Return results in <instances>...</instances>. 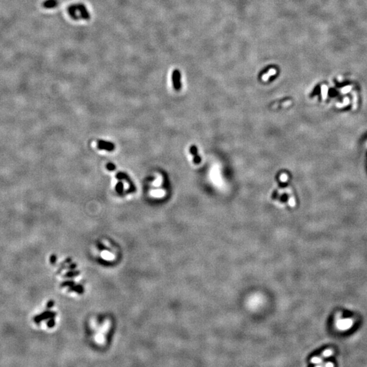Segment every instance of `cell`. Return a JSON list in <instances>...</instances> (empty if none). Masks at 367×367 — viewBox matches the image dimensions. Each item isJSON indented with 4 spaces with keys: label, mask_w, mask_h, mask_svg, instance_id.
I'll list each match as a JSON object with an SVG mask.
<instances>
[{
    "label": "cell",
    "mask_w": 367,
    "mask_h": 367,
    "mask_svg": "<svg viewBox=\"0 0 367 367\" xmlns=\"http://www.w3.org/2000/svg\"><path fill=\"white\" fill-rule=\"evenodd\" d=\"M67 12L74 20H88L90 19V14L86 6L81 3L69 6L67 8Z\"/></svg>",
    "instance_id": "6da1fadb"
},
{
    "label": "cell",
    "mask_w": 367,
    "mask_h": 367,
    "mask_svg": "<svg viewBox=\"0 0 367 367\" xmlns=\"http://www.w3.org/2000/svg\"><path fill=\"white\" fill-rule=\"evenodd\" d=\"M172 80H173V84H174V87L175 88V89L178 90L181 87L180 73L178 70H175V71L173 72Z\"/></svg>",
    "instance_id": "277c9868"
},
{
    "label": "cell",
    "mask_w": 367,
    "mask_h": 367,
    "mask_svg": "<svg viewBox=\"0 0 367 367\" xmlns=\"http://www.w3.org/2000/svg\"><path fill=\"white\" fill-rule=\"evenodd\" d=\"M116 178L118 179V180H125L127 182V183H129V186H130V189H129V192H134L135 191V186L134 185L133 182H132V180L130 178L129 176L127 175L126 173L124 172H118L116 174Z\"/></svg>",
    "instance_id": "7a4b0ae2"
},
{
    "label": "cell",
    "mask_w": 367,
    "mask_h": 367,
    "mask_svg": "<svg viewBox=\"0 0 367 367\" xmlns=\"http://www.w3.org/2000/svg\"><path fill=\"white\" fill-rule=\"evenodd\" d=\"M190 151L191 152V154H192L194 156V162H195L196 164L199 163L201 162V158L197 154V148H196L195 145H193V146L190 148Z\"/></svg>",
    "instance_id": "52a82bcc"
},
{
    "label": "cell",
    "mask_w": 367,
    "mask_h": 367,
    "mask_svg": "<svg viewBox=\"0 0 367 367\" xmlns=\"http://www.w3.org/2000/svg\"><path fill=\"white\" fill-rule=\"evenodd\" d=\"M352 320H349V319H347V320H345L339 321V322H338V323H337V326H338L339 329H340L341 330H345V329H349V328L352 326Z\"/></svg>",
    "instance_id": "8992f818"
},
{
    "label": "cell",
    "mask_w": 367,
    "mask_h": 367,
    "mask_svg": "<svg viewBox=\"0 0 367 367\" xmlns=\"http://www.w3.org/2000/svg\"><path fill=\"white\" fill-rule=\"evenodd\" d=\"M275 73H276V71H275V69H271L270 71L267 73V74H265V75H264V76H263V77H262V78H263V80L266 81L268 80L269 77L273 76V75H275Z\"/></svg>",
    "instance_id": "9c48e42d"
},
{
    "label": "cell",
    "mask_w": 367,
    "mask_h": 367,
    "mask_svg": "<svg viewBox=\"0 0 367 367\" xmlns=\"http://www.w3.org/2000/svg\"><path fill=\"white\" fill-rule=\"evenodd\" d=\"M287 179H288V176H287V175L286 174H282L281 175V177H280V180H281L282 182L286 181Z\"/></svg>",
    "instance_id": "8fae6325"
},
{
    "label": "cell",
    "mask_w": 367,
    "mask_h": 367,
    "mask_svg": "<svg viewBox=\"0 0 367 367\" xmlns=\"http://www.w3.org/2000/svg\"><path fill=\"white\" fill-rule=\"evenodd\" d=\"M106 168L108 171H114L116 169V165L112 163H108L106 165Z\"/></svg>",
    "instance_id": "30bf717a"
},
{
    "label": "cell",
    "mask_w": 367,
    "mask_h": 367,
    "mask_svg": "<svg viewBox=\"0 0 367 367\" xmlns=\"http://www.w3.org/2000/svg\"><path fill=\"white\" fill-rule=\"evenodd\" d=\"M59 5L58 0H46L43 2L42 6L44 8L47 9H51L55 8Z\"/></svg>",
    "instance_id": "5b68a950"
},
{
    "label": "cell",
    "mask_w": 367,
    "mask_h": 367,
    "mask_svg": "<svg viewBox=\"0 0 367 367\" xmlns=\"http://www.w3.org/2000/svg\"><path fill=\"white\" fill-rule=\"evenodd\" d=\"M331 354H332V352L330 350H326L324 352V355L325 356H329V355H331Z\"/></svg>",
    "instance_id": "7c38bea8"
},
{
    "label": "cell",
    "mask_w": 367,
    "mask_h": 367,
    "mask_svg": "<svg viewBox=\"0 0 367 367\" xmlns=\"http://www.w3.org/2000/svg\"><path fill=\"white\" fill-rule=\"evenodd\" d=\"M290 205L291 206H295V202H294V199L292 198V199L290 200Z\"/></svg>",
    "instance_id": "4fadbf2b"
},
{
    "label": "cell",
    "mask_w": 367,
    "mask_h": 367,
    "mask_svg": "<svg viewBox=\"0 0 367 367\" xmlns=\"http://www.w3.org/2000/svg\"><path fill=\"white\" fill-rule=\"evenodd\" d=\"M97 148L100 150H104L107 151L111 152L115 149L114 143L108 141L99 140L97 142Z\"/></svg>",
    "instance_id": "3957f363"
},
{
    "label": "cell",
    "mask_w": 367,
    "mask_h": 367,
    "mask_svg": "<svg viewBox=\"0 0 367 367\" xmlns=\"http://www.w3.org/2000/svg\"><path fill=\"white\" fill-rule=\"evenodd\" d=\"M116 191L118 195H122L123 193V183L121 181H119L116 185Z\"/></svg>",
    "instance_id": "ba28073f"
}]
</instances>
